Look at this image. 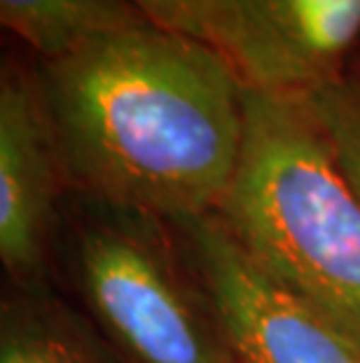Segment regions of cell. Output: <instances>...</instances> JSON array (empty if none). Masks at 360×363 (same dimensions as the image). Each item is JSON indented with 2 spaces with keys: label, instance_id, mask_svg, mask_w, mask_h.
<instances>
[{
  "label": "cell",
  "instance_id": "obj_7",
  "mask_svg": "<svg viewBox=\"0 0 360 363\" xmlns=\"http://www.w3.org/2000/svg\"><path fill=\"white\" fill-rule=\"evenodd\" d=\"M300 89L337 78L360 35V0H246Z\"/></svg>",
  "mask_w": 360,
  "mask_h": 363
},
{
  "label": "cell",
  "instance_id": "obj_1",
  "mask_svg": "<svg viewBox=\"0 0 360 363\" xmlns=\"http://www.w3.org/2000/svg\"><path fill=\"white\" fill-rule=\"evenodd\" d=\"M40 84L66 174L103 204L173 225L218 213L246 129L220 54L139 26L45 61Z\"/></svg>",
  "mask_w": 360,
  "mask_h": 363
},
{
  "label": "cell",
  "instance_id": "obj_5",
  "mask_svg": "<svg viewBox=\"0 0 360 363\" xmlns=\"http://www.w3.org/2000/svg\"><path fill=\"white\" fill-rule=\"evenodd\" d=\"M66 174L40 80L5 68L0 82V260L19 281L42 272Z\"/></svg>",
  "mask_w": 360,
  "mask_h": 363
},
{
  "label": "cell",
  "instance_id": "obj_9",
  "mask_svg": "<svg viewBox=\"0 0 360 363\" xmlns=\"http://www.w3.org/2000/svg\"><path fill=\"white\" fill-rule=\"evenodd\" d=\"M0 363H120L94 330L57 300L26 296L5 305Z\"/></svg>",
  "mask_w": 360,
  "mask_h": 363
},
{
  "label": "cell",
  "instance_id": "obj_8",
  "mask_svg": "<svg viewBox=\"0 0 360 363\" xmlns=\"http://www.w3.org/2000/svg\"><path fill=\"white\" fill-rule=\"evenodd\" d=\"M0 21L45 61L96 38L150 26L129 0H0Z\"/></svg>",
  "mask_w": 360,
  "mask_h": 363
},
{
  "label": "cell",
  "instance_id": "obj_3",
  "mask_svg": "<svg viewBox=\"0 0 360 363\" xmlns=\"http://www.w3.org/2000/svg\"><path fill=\"white\" fill-rule=\"evenodd\" d=\"M75 260L91 314L129 363H239L197 277L192 284L182 274L155 220L117 211L89 223Z\"/></svg>",
  "mask_w": 360,
  "mask_h": 363
},
{
  "label": "cell",
  "instance_id": "obj_10",
  "mask_svg": "<svg viewBox=\"0 0 360 363\" xmlns=\"http://www.w3.org/2000/svg\"><path fill=\"white\" fill-rule=\"evenodd\" d=\"M309 91L349 181L360 195V89L339 78L320 82Z\"/></svg>",
  "mask_w": 360,
  "mask_h": 363
},
{
  "label": "cell",
  "instance_id": "obj_6",
  "mask_svg": "<svg viewBox=\"0 0 360 363\" xmlns=\"http://www.w3.org/2000/svg\"><path fill=\"white\" fill-rule=\"evenodd\" d=\"M152 28L213 50L246 87L300 89L246 0H129Z\"/></svg>",
  "mask_w": 360,
  "mask_h": 363
},
{
  "label": "cell",
  "instance_id": "obj_2",
  "mask_svg": "<svg viewBox=\"0 0 360 363\" xmlns=\"http://www.w3.org/2000/svg\"><path fill=\"white\" fill-rule=\"evenodd\" d=\"M243 113L220 220L267 274L360 345V195L309 91L246 87Z\"/></svg>",
  "mask_w": 360,
  "mask_h": 363
},
{
  "label": "cell",
  "instance_id": "obj_4",
  "mask_svg": "<svg viewBox=\"0 0 360 363\" xmlns=\"http://www.w3.org/2000/svg\"><path fill=\"white\" fill-rule=\"evenodd\" d=\"M178 228L197 281L239 363H360L356 340L267 274L218 213Z\"/></svg>",
  "mask_w": 360,
  "mask_h": 363
}]
</instances>
